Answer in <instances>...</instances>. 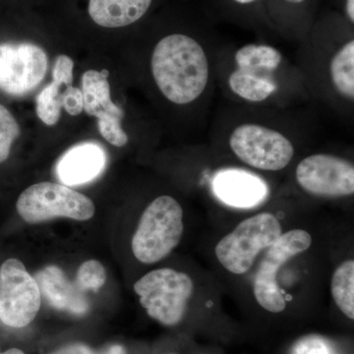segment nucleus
Here are the masks:
<instances>
[{
  "label": "nucleus",
  "mask_w": 354,
  "mask_h": 354,
  "mask_svg": "<svg viewBox=\"0 0 354 354\" xmlns=\"http://www.w3.org/2000/svg\"><path fill=\"white\" fill-rule=\"evenodd\" d=\"M151 68L162 95L176 104L196 101L209 82V60L196 39L172 34L160 39L153 51Z\"/></svg>",
  "instance_id": "obj_1"
},
{
  "label": "nucleus",
  "mask_w": 354,
  "mask_h": 354,
  "mask_svg": "<svg viewBox=\"0 0 354 354\" xmlns=\"http://www.w3.org/2000/svg\"><path fill=\"white\" fill-rule=\"evenodd\" d=\"M184 230L183 209L171 196L153 200L145 211L132 239V251L144 264L164 259L180 242Z\"/></svg>",
  "instance_id": "obj_2"
},
{
  "label": "nucleus",
  "mask_w": 354,
  "mask_h": 354,
  "mask_svg": "<svg viewBox=\"0 0 354 354\" xmlns=\"http://www.w3.org/2000/svg\"><path fill=\"white\" fill-rule=\"evenodd\" d=\"M134 290L151 318L172 327L183 321L194 283L188 274L165 268L142 277Z\"/></svg>",
  "instance_id": "obj_3"
},
{
  "label": "nucleus",
  "mask_w": 354,
  "mask_h": 354,
  "mask_svg": "<svg viewBox=\"0 0 354 354\" xmlns=\"http://www.w3.org/2000/svg\"><path fill=\"white\" fill-rule=\"evenodd\" d=\"M281 234L278 218L262 213L241 221L216 246V256L221 266L234 274L250 270L261 251L269 248Z\"/></svg>",
  "instance_id": "obj_4"
},
{
  "label": "nucleus",
  "mask_w": 354,
  "mask_h": 354,
  "mask_svg": "<svg viewBox=\"0 0 354 354\" xmlns=\"http://www.w3.org/2000/svg\"><path fill=\"white\" fill-rule=\"evenodd\" d=\"M21 218L41 223L55 218L88 221L95 215L94 202L64 184L41 183L23 191L16 204Z\"/></svg>",
  "instance_id": "obj_5"
},
{
  "label": "nucleus",
  "mask_w": 354,
  "mask_h": 354,
  "mask_svg": "<svg viewBox=\"0 0 354 354\" xmlns=\"http://www.w3.org/2000/svg\"><path fill=\"white\" fill-rule=\"evenodd\" d=\"M230 146L244 164L261 171H281L295 156V147L285 135L250 123L235 128L230 137Z\"/></svg>",
  "instance_id": "obj_6"
},
{
  "label": "nucleus",
  "mask_w": 354,
  "mask_h": 354,
  "mask_svg": "<svg viewBox=\"0 0 354 354\" xmlns=\"http://www.w3.org/2000/svg\"><path fill=\"white\" fill-rule=\"evenodd\" d=\"M41 293L20 260H6L0 267V320L11 328H24L38 315Z\"/></svg>",
  "instance_id": "obj_7"
},
{
  "label": "nucleus",
  "mask_w": 354,
  "mask_h": 354,
  "mask_svg": "<svg viewBox=\"0 0 354 354\" xmlns=\"http://www.w3.org/2000/svg\"><path fill=\"white\" fill-rule=\"evenodd\" d=\"M311 244L312 237L308 232L292 230L281 234L268 248L254 281V295L261 307L271 313H281L286 309L285 297L277 279L278 271L291 258L306 251Z\"/></svg>",
  "instance_id": "obj_8"
},
{
  "label": "nucleus",
  "mask_w": 354,
  "mask_h": 354,
  "mask_svg": "<svg viewBox=\"0 0 354 354\" xmlns=\"http://www.w3.org/2000/svg\"><path fill=\"white\" fill-rule=\"evenodd\" d=\"M48 71L46 51L31 43L0 44V90L21 97L32 92Z\"/></svg>",
  "instance_id": "obj_9"
},
{
  "label": "nucleus",
  "mask_w": 354,
  "mask_h": 354,
  "mask_svg": "<svg viewBox=\"0 0 354 354\" xmlns=\"http://www.w3.org/2000/svg\"><path fill=\"white\" fill-rule=\"evenodd\" d=\"M295 176L302 189L315 196L344 197L354 192L353 165L337 156H309L298 164Z\"/></svg>",
  "instance_id": "obj_10"
},
{
  "label": "nucleus",
  "mask_w": 354,
  "mask_h": 354,
  "mask_svg": "<svg viewBox=\"0 0 354 354\" xmlns=\"http://www.w3.org/2000/svg\"><path fill=\"white\" fill-rule=\"evenodd\" d=\"M106 165L104 148L94 142L72 147L58 160L57 176L65 186L82 185L101 176Z\"/></svg>",
  "instance_id": "obj_11"
},
{
  "label": "nucleus",
  "mask_w": 354,
  "mask_h": 354,
  "mask_svg": "<svg viewBox=\"0 0 354 354\" xmlns=\"http://www.w3.org/2000/svg\"><path fill=\"white\" fill-rule=\"evenodd\" d=\"M213 188L221 202L234 208H253L264 201L267 195V186L262 179L239 169L218 172Z\"/></svg>",
  "instance_id": "obj_12"
},
{
  "label": "nucleus",
  "mask_w": 354,
  "mask_h": 354,
  "mask_svg": "<svg viewBox=\"0 0 354 354\" xmlns=\"http://www.w3.org/2000/svg\"><path fill=\"white\" fill-rule=\"evenodd\" d=\"M41 293L51 306L69 312L74 315H85L88 302L85 292L67 278L57 266H48L35 277Z\"/></svg>",
  "instance_id": "obj_13"
},
{
  "label": "nucleus",
  "mask_w": 354,
  "mask_h": 354,
  "mask_svg": "<svg viewBox=\"0 0 354 354\" xmlns=\"http://www.w3.org/2000/svg\"><path fill=\"white\" fill-rule=\"evenodd\" d=\"M153 0H88V14L95 24L116 29L143 17Z\"/></svg>",
  "instance_id": "obj_14"
},
{
  "label": "nucleus",
  "mask_w": 354,
  "mask_h": 354,
  "mask_svg": "<svg viewBox=\"0 0 354 354\" xmlns=\"http://www.w3.org/2000/svg\"><path fill=\"white\" fill-rule=\"evenodd\" d=\"M272 72L261 67L237 66L228 79V85L235 95L247 102H264L278 88Z\"/></svg>",
  "instance_id": "obj_15"
},
{
  "label": "nucleus",
  "mask_w": 354,
  "mask_h": 354,
  "mask_svg": "<svg viewBox=\"0 0 354 354\" xmlns=\"http://www.w3.org/2000/svg\"><path fill=\"white\" fill-rule=\"evenodd\" d=\"M84 111L91 116H120L123 111L111 101V86L106 76L95 70H88L82 76Z\"/></svg>",
  "instance_id": "obj_16"
},
{
  "label": "nucleus",
  "mask_w": 354,
  "mask_h": 354,
  "mask_svg": "<svg viewBox=\"0 0 354 354\" xmlns=\"http://www.w3.org/2000/svg\"><path fill=\"white\" fill-rule=\"evenodd\" d=\"M330 75L335 90L346 99H354V41L342 46L332 58Z\"/></svg>",
  "instance_id": "obj_17"
},
{
  "label": "nucleus",
  "mask_w": 354,
  "mask_h": 354,
  "mask_svg": "<svg viewBox=\"0 0 354 354\" xmlns=\"http://www.w3.org/2000/svg\"><path fill=\"white\" fill-rule=\"evenodd\" d=\"M332 295L339 310L351 320L354 319V262L342 263L332 279Z\"/></svg>",
  "instance_id": "obj_18"
},
{
  "label": "nucleus",
  "mask_w": 354,
  "mask_h": 354,
  "mask_svg": "<svg viewBox=\"0 0 354 354\" xmlns=\"http://www.w3.org/2000/svg\"><path fill=\"white\" fill-rule=\"evenodd\" d=\"M237 66L261 67L274 71L281 64V53L266 44H247L235 53Z\"/></svg>",
  "instance_id": "obj_19"
},
{
  "label": "nucleus",
  "mask_w": 354,
  "mask_h": 354,
  "mask_svg": "<svg viewBox=\"0 0 354 354\" xmlns=\"http://www.w3.org/2000/svg\"><path fill=\"white\" fill-rule=\"evenodd\" d=\"M62 84L53 81L46 86L37 97V114L48 127L57 124L62 109Z\"/></svg>",
  "instance_id": "obj_20"
},
{
  "label": "nucleus",
  "mask_w": 354,
  "mask_h": 354,
  "mask_svg": "<svg viewBox=\"0 0 354 354\" xmlns=\"http://www.w3.org/2000/svg\"><path fill=\"white\" fill-rule=\"evenodd\" d=\"M106 281V272L104 266L99 261L88 260L79 268L75 283L85 292L88 290H99Z\"/></svg>",
  "instance_id": "obj_21"
},
{
  "label": "nucleus",
  "mask_w": 354,
  "mask_h": 354,
  "mask_svg": "<svg viewBox=\"0 0 354 354\" xmlns=\"http://www.w3.org/2000/svg\"><path fill=\"white\" fill-rule=\"evenodd\" d=\"M20 136V127L12 113L0 104V164L10 155L11 147Z\"/></svg>",
  "instance_id": "obj_22"
},
{
  "label": "nucleus",
  "mask_w": 354,
  "mask_h": 354,
  "mask_svg": "<svg viewBox=\"0 0 354 354\" xmlns=\"http://www.w3.org/2000/svg\"><path fill=\"white\" fill-rule=\"evenodd\" d=\"M121 120L122 118L113 115L97 118V127L102 136L115 147L125 146L128 142L127 134L121 127Z\"/></svg>",
  "instance_id": "obj_23"
},
{
  "label": "nucleus",
  "mask_w": 354,
  "mask_h": 354,
  "mask_svg": "<svg viewBox=\"0 0 354 354\" xmlns=\"http://www.w3.org/2000/svg\"><path fill=\"white\" fill-rule=\"evenodd\" d=\"M292 354H335V351L327 339L319 335H308L297 342Z\"/></svg>",
  "instance_id": "obj_24"
},
{
  "label": "nucleus",
  "mask_w": 354,
  "mask_h": 354,
  "mask_svg": "<svg viewBox=\"0 0 354 354\" xmlns=\"http://www.w3.org/2000/svg\"><path fill=\"white\" fill-rule=\"evenodd\" d=\"M74 62L65 55H58L53 69V80L62 84L65 87L72 86Z\"/></svg>",
  "instance_id": "obj_25"
},
{
  "label": "nucleus",
  "mask_w": 354,
  "mask_h": 354,
  "mask_svg": "<svg viewBox=\"0 0 354 354\" xmlns=\"http://www.w3.org/2000/svg\"><path fill=\"white\" fill-rule=\"evenodd\" d=\"M62 108L70 115H79L84 111L82 91L79 88L68 86L62 93Z\"/></svg>",
  "instance_id": "obj_26"
},
{
  "label": "nucleus",
  "mask_w": 354,
  "mask_h": 354,
  "mask_svg": "<svg viewBox=\"0 0 354 354\" xmlns=\"http://www.w3.org/2000/svg\"><path fill=\"white\" fill-rule=\"evenodd\" d=\"M50 354H94L92 349L83 344H69L64 348L57 349Z\"/></svg>",
  "instance_id": "obj_27"
},
{
  "label": "nucleus",
  "mask_w": 354,
  "mask_h": 354,
  "mask_svg": "<svg viewBox=\"0 0 354 354\" xmlns=\"http://www.w3.org/2000/svg\"><path fill=\"white\" fill-rule=\"evenodd\" d=\"M101 354H125V349L120 344H114V346H109L108 348L104 349Z\"/></svg>",
  "instance_id": "obj_28"
},
{
  "label": "nucleus",
  "mask_w": 354,
  "mask_h": 354,
  "mask_svg": "<svg viewBox=\"0 0 354 354\" xmlns=\"http://www.w3.org/2000/svg\"><path fill=\"white\" fill-rule=\"evenodd\" d=\"M346 13L351 23L354 22V0H346Z\"/></svg>",
  "instance_id": "obj_29"
},
{
  "label": "nucleus",
  "mask_w": 354,
  "mask_h": 354,
  "mask_svg": "<svg viewBox=\"0 0 354 354\" xmlns=\"http://www.w3.org/2000/svg\"><path fill=\"white\" fill-rule=\"evenodd\" d=\"M1 354H25L22 351L18 348H10L6 351V353Z\"/></svg>",
  "instance_id": "obj_30"
},
{
  "label": "nucleus",
  "mask_w": 354,
  "mask_h": 354,
  "mask_svg": "<svg viewBox=\"0 0 354 354\" xmlns=\"http://www.w3.org/2000/svg\"><path fill=\"white\" fill-rule=\"evenodd\" d=\"M234 1L239 2L241 4H249L256 1V0H234Z\"/></svg>",
  "instance_id": "obj_31"
},
{
  "label": "nucleus",
  "mask_w": 354,
  "mask_h": 354,
  "mask_svg": "<svg viewBox=\"0 0 354 354\" xmlns=\"http://www.w3.org/2000/svg\"><path fill=\"white\" fill-rule=\"evenodd\" d=\"M286 1L290 2V3H301L304 0H286Z\"/></svg>",
  "instance_id": "obj_32"
},
{
  "label": "nucleus",
  "mask_w": 354,
  "mask_h": 354,
  "mask_svg": "<svg viewBox=\"0 0 354 354\" xmlns=\"http://www.w3.org/2000/svg\"><path fill=\"white\" fill-rule=\"evenodd\" d=\"M0 354H1V353H0Z\"/></svg>",
  "instance_id": "obj_33"
}]
</instances>
